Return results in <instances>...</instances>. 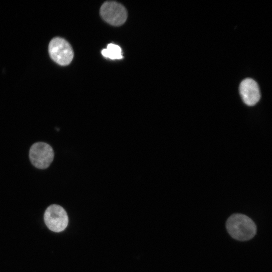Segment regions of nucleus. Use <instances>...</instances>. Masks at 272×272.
<instances>
[{
    "mask_svg": "<svg viewBox=\"0 0 272 272\" xmlns=\"http://www.w3.org/2000/svg\"><path fill=\"white\" fill-rule=\"evenodd\" d=\"M229 235L234 239L244 241L252 239L256 233V226L253 221L242 214H234L226 223Z\"/></svg>",
    "mask_w": 272,
    "mask_h": 272,
    "instance_id": "f257e3e1",
    "label": "nucleus"
},
{
    "mask_svg": "<svg viewBox=\"0 0 272 272\" xmlns=\"http://www.w3.org/2000/svg\"><path fill=\"white\" fill-rule=\"evenodd\" d=\"M30 159L36 168L46 169L52 163L54 159V152L50 145L44 143H37L31 148Z\"/></svg>",
    "mask_w": 272,
    "mask_h": 272,
    "instance_id": "20e7f679",
    "label": "nucleus"
},
{
    "mask_svg": "<svg viewBox=\"0 0 272 272\" xmlns=\"http://www.w3.org/2000/svg\"><path fill=\"white\" fill-rule=\"evenodd\" d=\"M44 220L48 228L55 232L64 231L69 222L65 210L58 205H51L47 209L44 214Z\"/></svg>",
    "mask_w": 272,
    "mask_h": 272,
    "instance_id": "7ed1b4c3",
    "label": "nucleus"
},
{
    "mask_svg": "<svg viewBox=\"0 0 272 272\" xmlns=\"http://www.w3.org/2000/svg\"><path fill=\"white\" fill-rule=\"evenodd\" d=\"M49 52L52 59L61 66L69 65L74 57L71 45L61 38H55L51 41Z\"/></svg>",
    "mask_w": 272,
    "mask_h": 272,
    "instance_id": "f03ea898",
    "label": "nucleus"
},
{
    "mask_svg": "<svg viewBox=\"0 0 272 272\" xmlns=\"http://www.w3.org/2000/svg\"><path fill=\"white\" fill-rule=\"evenodd\" d=\"M101 53L104 57L111 60L123 58L121 48L118 46L112 44H109L106 49L102 51Z\"/></svg>",
    "mask_w": 272,
    "mask_h": 272,
    "instance_id": "0eeeda50",
    "label": "nucleus"
},
{
    "mask_svg": "<svg viewBox=\"0 0 272 272\" xmlns=\"http://www.w3.org/2000/svg\"><path fill=\"white\" fill-rule=\"evenodd\" d=\"M239 92L243 102L248 106L254 105L260 98L258 85L251 78H246L241 82Z\"/></svg>",
    "mask_w": 272,
    "mask_h": 272,
    "instance_id": "423d86ee",
    "label": "nucleus"
},
{
    "mask_svg": "<svg viewBox=\"0 0 272 272\" xmlns=\"http://www.w3.org/2000/svg\"><path fill=\"white\" fill-rule=\"evenodd\" d=\"M100 13L103 20L114 26L123 25L127 19V12L121 5L114 2L104 3L101 7Z\"/></svg>",
    "mask_w": 272,
    "mask_h": 272,
    "instance_id": "39448f33",
    "label": "nucleus"
}]
</instances>
